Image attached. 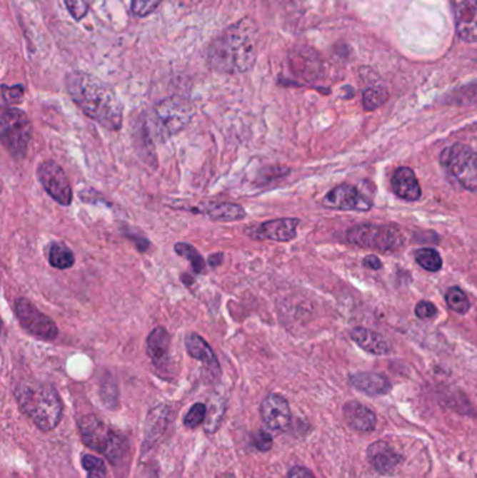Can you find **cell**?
Returning <instances> with one entry per match:
<instances>
[{
  "mask_svg": "<svg viewBox=\"0 0 477 478\" xmlns=\"http://www.w3.org/2000/svg\"><path fill=\"white\" fill-rule=\"evenodd\" d=\"M70 98L90 119L108 131H119L124 106L115 91L93 74L74 70L66 76Z\"/></svg>",
  "mask_w": 477,
  "mask_h": 478,
  "instance_id": "1",
  "label": "cell"
},
{
  "mask_svg": "<svg viewBox=\"0 0 477 478\" xmlns=\"http://www.w3.org/2000/svg\"><path fill=\"white\" fill-rule=\"evenodd\" d=\"M323 205L343 211H368L373 207V203L366 199L357 190V188L343 183L325 196Z\"/></svg>",
  "mask_w": 477,
  "mask_h": 478,
  "instance_id": "13",
  "label": "cell"
},
{
  "mask_svg": "<svg viewBox=\"0 0 477 478\" xmlns=\"http://www.w3.org/2000/svg\"><path fill=\"white\" fill-rule=\"evenodd\" d=\"M170 406H159L149 412V417L146 419V437H144V446L151 447L157 444L166 434V429L171 422Z\"/></svg>",
  "mask_w": 477,
  "mask_h": 478,
  "instance_id": "20",
  "label": "cell"
},
{
  "mask_svg": "<svg viewBox=\"0 0 477 478\" xmlns=\"http://www.w3.org/2000/svg\"><path fill=\"white\" fill-rule=\"evenodd\" d=\"M38 180L46 193L61 205H70L73 200V190L64 168L55 161H44L36 170Z\"/></svg>",
  "mask_w": 477,
  "mask_h": 478,
  "instance_id": "10",
  "label": "cell"
},
{
  "mask_svg": "<svg viewBox=\"0 0 477 478\" xmlns=\"http://www.w3.org/2000/svg\"><path fill=\"white\" fill-rule=\"evenodd\" d=\"M393 193L406 202H416L421 198V188L416 173L408 167L398 168L391 180Z\"/></svg>",
  "mask_w": 477,
  "mask_h": 478,
  "instance_id": "18",
  "label": "cell"
},
{
  "mask_svg": "<svg viewBox=\"0 0 477 478\" xmlns=\"http://www.w3.org/2000/svg\"><path fill=\"white\" fill-rule=\"evenodd\" d=\"M33 136V128L26 112L17 108H6L0 119V137L7 153L17 161L23 160Z\"/></svg>",
  "mask_w": 477,
  "mask_h": 478,
  "instance_id": "6",
  "label": "cell"
},
{
  "mask_svg": "<svg viewBox=\"0 0 477 478\" xmlns=\"http://www.w3.org/2000/svg\"><path fill=\"white\" fill-rule=\"evenodd\" d=\"M224 414H226V402L221 399H214L206 411L205 422H204L206 434L217 432V429L223 422Z\"/></svg>",
  "mask_w": 477,
  "mask_h": 478,
  "instance_id": "25",
  "label": "cell"
},
{
  "mask_svg": "<svg viewBox=\"0 0 477 478\" xmlns=\"http://www.w3.org/2000/svg\"><path fill=\"white\" fill-rule=\"evenodd\" d=\"M46 256H48L49 265L58 270H68L76 262V258L71 249L64 243H56V242L48 246Z\"/></svg>",
  "mask_w": 477,
  "mask_h": 478,
  "instance_id": "24",
  "label": "cell"
},
{
  "mask_svg": "<svg viewBox=\"0 0 477 478\" xmlns=\"http://www.w3.org/2000/svg\"><path fill=\"white\" fill-rule=\"evenodd\" d=\"M350 243L374 249L378 252H392L403 246L405 237L399 228L386 224H358L347 231Z\"/></svg>",
  "mask_w": 477,
  "mask_h": 478,
  "instance_id": "7",
  "label": "cell"
},
{
  "mask_svg": "<svg viewBox=\"0 0 477 478\" xmlns=\"http://www.w3.org/2000/svg\"><path fill=\"white\" fill-rule=\"evenodd\" d=\"M161 0H132V11L137 17H147L157 10Z\"/></svg>",
  "mask_w": 477,
  "mask_h": 478,
  "instance_id": "32",
  "label": "cell"
},
{
  "mask_svg": "<svg viewBox=\"0 0 477 478\" xmlns=\"http://www.w3.org/2000/svg\"><path fill=\"white\" fill-rule=\"evenodd\" d=\"M298 224H300L298 218H277L261 224L249 225L245 230V234L249 238L256 240L290 242L297 237Z\"/></svg>",
  "mask_w": 477,
  "mask_h": 478,
  "instance_id": "11",
  "label": "cell"
},
{
  "mask_svg": "<svg viewBox=\"0 0 477 478\" xmlns=\"http://www.w3.org/2000/svg\"><path fill=\"white\" fill-rule=\"evenodd\" d=\"M216 478H237L233 473H221V474H219L217 477Z\"/></svg>",
  "mask_w": 477,
  "mask_h": 478,
  "instance_id": "41",
  "label": "cell"
},
{
  "mask_svg": "<svg viewBox=\"0 0 477 478\" xmlns=\"http://www.w3.org/2000/svg\"><path fill=\"white\" fill-rule=\"evenodd\" d=\"M416 316L420 317V319H431L437 315V307L434 304L428 302V301H420L417 305H416Z\"/></svg>",
  "mask_w": 477,
  "mask_h": 478,
  "instance_id": "37",
  "label": "cell"
},
{
  "mask_svg": "<svg viewBox=\"0 0 477 478\" xmlns=\"http://www.w3.org/2000/svg\"><path fill=\"white\" fill-rule=\"evenodd\" d=\"M81 466L87 473V478H106L108 470L101 457L93 454H84L81 457Z\"/></svg>",
  "mask_w": 477,
  "mask_h": 478,
  "instance_id": "29",
  "label": "cell"
},
{
  "mask_svg": "<svg viewBox=\"0 0 477 478\" xmlns=\"http://www.w3.org/2000/svg\"><path fill=\"white\" fill-rule=\"evenodd\" d=\"M194 103L181 96H172L154 105L144 121L153 140L164 141L182 132L194 119Z\"/></svg>",
  "mask_w": 477,
  "mask_h": 478,
  "instance_id": "4",
  "label": "cell"
},
{
  "mask_svg": "<svg viewBox=\"0 0 477 478\" xmlns=\"http://www.w3.org/2000/svg\"><path fill=\"white\" fill-rule=\"evenodd\" d=\"M170 333L163 326L156 327L146 340L147 354L160 375L170 374Z\"/></svg>",
  "mask_w": 477,
  "mask_h": 478,
  "instance_id": "14",
  "label": "cell"
},
{
  "mask_svg": "<svg viewBox=\"0 0 477 478\" xmlns=\"http://www.w3.org/2000/svg\"><path fill=\"white\" fill-rule=\"evenodd\" d=\"M101 397L108 409H114V405L118 403V387L115 382L111 380V377L104 380L101 385Z\"/></svg>",
  "mask_w": 477,
  "mask_h": 478,
  "instance_id": "33",
  "label": "cell"
},
{
  "mask_svg": "<svg viewBox=\"0 0 477 478\" xmlns=\"http://www.w3.org/2000/svg\"><path fill=\"white\" fill-rule=\"evenodd\" d=\"M221 260H223V253H217V255H213V256L209 258V265L211 268H217L221 263Z\"/></svg>",
  "mask_w": 477,
  "mask_h": 478,
  "instance_id": "40",
  "label": "cell"
},
{
  "mask_svg": "<svg viewBox=\"0 0 477 478\" xmlns=\"http://www.w3.org/2000/svg\"><path fill=\"white\" fill-rule=\"evenodd\" d=\"M350 383L358 392L368 396H383L391 392L392 385L386 376L375 372H358L350 376Z\"/></svg>",
  "mask_w": 477,
  "mask_h": 478,
  "instance_id": "22",
  "label": "cell"
},
{
  "mask_svg": "<svg viewBox=\"0 0 477 478\" xmlns=\"http://www.w3.org/2000/svg\"><path fill=\"white\" fill-rule=\"evenodd\" d=\"M1 91H3V101L6 103H20L24 97V87L23 86H13V87L3 86Z\"/></svg>",
  "mask_w": 477,
  "mask_h": 478,
  "instance_id": "36",
  "label": "cell"
},
{
  "mask_svg": "<svg viewBox=\"0 0 477 478\" xmlns=\"http://www.w3.org/2000/svg\"><path fill=\"white\" fill-rule=\"evenodd\" d=\"M192 213L202 214L207 218L217 221V223H231L242 220L246 213L239 205L226 203V202H204L196 207L188 208Z\"/></svg>",
  "mask_w": 477,
  "mask_h": 478,
  "instance_id": "17",
  "label": "cell"
},
{
  "mask_svg": "<svg viewBox=\"0 0 477 478\" xmlns=\"http://www.w3.org/2000/svg\"><path fill=\"white\" fill-rule=\"evenodd\" d=\"M14 313L20 326L36 339L52 342L58 337L59 330L56 323L27 298H17L14 301Z\"/></svg>",
  "mask_w": 477,
  "mask_h": 478,
  "instance_id": "9",
  "label": "cell"
},
{
  "mask_svg": "<svg viewBox=\"0 0 477 478\" xmlns=\"http://www.w3.org/2000/svg\"><path fill=\"white\" fill-rule=\"evenodd\" d=\"M363 265L367 268V269H371V270H379L382 268V263L381 260L375 256V255H370L367 258H364L363 260Z\"/></svg>",
  "mask_w": 477,
  "mask_h": 478,
  "instance_id": "39",
  "label": "cell"
},
{
  "mask_svg": "<svg viewBox=\"0 0 477 478\" xmlns=\"http://www.w3.org/2000/svg\"><path fill=\"white\" fill-rule=\"evenodd\" d=\"M259 29L252 19H242L217 35L209 48V65L219 73H245L258 58Z\"/></svg>",
  "mask_w": 477,
  "mask_h": 478,
  "instance_id": "2",
  "label": "cell"
},
{
  "mask_svg": "<svg viewBox=\"0 0 477 478\" xmlns=\"http://www.w3.org/2000/svg\"><path fill=\"white\" fill-rule=\"evenodd\" d=\"M263 424L273 432H286L291 425V410L286 397L271 393L261 405Z\"/></svg>",
  "mask_w": 477,
  "mask_h": 478,
  "instance_id": "12",
  "label": "cell"
},
{
  "mask_svg": "<svg viewBox=\"0 0 477 478\" xmlns=\"http://www.w3.org/2000/svg\"><path fill=\"white\" fill-rule=\"evenodd\" d=\"M443 170L452 175L465 189L477 192V153L465 144H453L440 156Z\"/></svg>",
  "mask_w": 477,
  "mask_h": 478,
  "instance_id": "8",
  "label": "cell"
},
{
  "mask_svg": "<svg viewBox=\"0 0 477 478\" xmlns=\"http://www.w3.org/2000/svg\"><path fill=\"white\" fill-rule=\"evenodd\" d=\"M388 90L382 86L367 88L363 94V106L366 111H374L388 100Z\"/></svg>",
  "mask_w": 477,
  "mask_h": 478,
  "instance_id": "30",
  "label": "cell"
},
{
  "mask_svg": "<svg viewBox=\"0 0 477 478\" xmlns=\"http://www.w3.org/2000/svg\"><path fill=\"white\" fill-rule=\"evenodd\" d=\"M206 411H207V407L204 403H195L184 417V425L191 429L198 428L199 425L205 422Z\"/></svg>",
  "mask_w": 477,
  "mask_h": 478,
  "instance_id": "31",
  "label": "cell"
},
{
  "mask_svg": "<svg viewBox=\"0 0 477 478\" xmlns=\"http://www.w3.org/2000/svg\"><path fill=\"white\" fill-rule=\"evenodd\" d=\"M288 478H315V476L306 467L296 466L288 472Z\"/></svg>",
  "mask_w": 477,
  "mask_h": 478,
  "instance_id": "38",
  "label": "cell"
},
{
  "mask_svg": "<svg viewBox=\"0 0 477 478\" xmlns=\"http://www.w3.org/2000/svg\"><path fill=\"white\" fill-rule=\"evenodd\" d=\"M19 409L41 431H52L62 419L64 403L58 390L49 383L24 380L14 392Z\"/></svg>",
  "mask_w": 477,
  "mask_h": 478,
  "instance_id": "3",
  "label": "cell"
},
{
  "mask_svg": "<svg viewBox=\"0 0 477 478\" xmlns=\"http://www.w3.org/2000/svg\"><path fill=\"white\" fill-rule=\"evenodd\" d=\"M343 415L348 427L358 432H371L376 427L374 411L358 402H347L343 407Z\"/></svg>",
  "mask_w": 477,
  "mask_h": 478,
  "instance_id": "19",
  "label": "cell"
},
{
  "mask_svg": "<svg viewBox=\"0 0 477 478\" xmlns=\"http://www.w3.org/2000/svg\"><path fill=\"white\" fill-rule=\"evenodd\" d=\"M185 347H186L188 354L192 358L201 361L205 367H207L216 375H220L219 360H217L214 351L211 350V347L209 345V342H206L202 336H199L198 333H189L185 339Z\"/></svg>",
  "mask_w": 477,
  "mask_h": 478,
  "instance_id": "21",
  "label": "cell"
},
{
  "mask_svg": "<svg viewBox=\"0 0 477 478\" xmlns=\"http://www.w3.org/2000/svg\"><path fill=\"white\" fill-rule=\"evenodd\" d=\"M414 259L418 266H421L424 270L431 272V273H437L443 268V259L440 253L431 248L417 249L414 253Z\"/></svg>",
  "mask_w": 477,
  "mask_h": 478,
  "instance_id": "27",
  "label": "cell"
},
{
  "mask_svg": "<svg viewBox=\"0 0 477 478\" xmlns=\"http://www.w3.org/2000/svg\"><path fill=\"white\" fill-rule=\"evenodd\" d=\"M445 301H446L448 307H451L453 312H458V313H466L471 307L468 295L458 287H452L446 291Z\"/></svg>",
  "mask_w": 477,
  "mask_h": 478,
  "instance_id": "28",
  "label": "cell"
},
{
  "mask_svg": "<svg viewBox=\"0 0 477 478\" xmlns=\"http://www.w3.org/2000/svg\"><path fill=\"white\" fill-rule=\"evenodd\" d=\"M93 0H66L69 13L74 20H81L91 6Z\"/></svg>",
  "mask_w": 477,
  "mask_h": 478,
  "instance_id": "34",
  "label": "cell"
},
{
  "mask_svg": "<svg viewBox=\"0 0 477 478\" xmlns=\"http://www.w3.org/2000/svg\"><path fill=\"white\" fill-rule=\"evenodd\" d=\"M456 31L463 41L477 42V0H451Z\"/></svg>",
  "mask_w": 477,
  "mask_h": 478,
  "instance_id": "16",
  "label": "cell"
},
{
  "mask_svg": "<svg viewBox=\"0 0 477 478\" xmlns=\"http://www.w3.org/2000/svg\"><path fill=\"white\" fill-rule=\"evenodd\" d=\"M367 457L373 469L381 476L395 474L403 463V456L383 441L370 444L367 449Z\"/></svg>",
  "mask_w": 477,
  "mask_h": 478,
  "instance_id": "15",
  "label": "cell"
},
{
  "mask_svg": "<svg viewBox=\"0 0 477 478\" xmlns=\"http://www.w3.org/2000/svg\"><path fill=\"white\" fill-rule=\"evenodd\" d=\"M251 444L259 450V452H268L271 450L273 446V438L272 435L266 431H258L252 435V439H251Z\"/></svg>",
  "mask_w": 477,
  "mask_h": 478,
  "instance_id": "35",
  "label": "cell"
},
{
  "mask_svg": "<svg viewBox=\"0 0 477 478\" xmlns=\"http://www.w3.org/2000/svg\"><path fill=\"white\" fill-rule=\"evenodd\" d=\"M174 249H175V253H176L178 256H182V258H185L186 260H189L194 273H206L205 259H204L202 255L196 250L195 246H192V245H189V243L179 242V243H175Z\"/></svg>",
  "mask_w": 477,
  "mask_h": 478,
  "instance_id": "26",
  "label": "cell"
},
{
  "mask_svg": "<svg viewBox=\"0 0 477 478\" xmlns=\"http://www.w3.org/2000/svg\"><path fill=\"white\" fill-rule=\"evenodd\" d=\"M79 432L83 444L101 453L111 463L118 464L128 453L129 442L126 437L106 425L94 414H87L79 419Z\"/></svg>",
  "mask_w": 477,
  "mask_h": 478,
  "instance_id": "5",
  "label": "cell"
},
{
  "mask_svg": "<svg viewBox=\"0 0 477 478\" xmlns=\"http://www.w3.org/2000/svg\"><path fill=\"white\" fill-rule=\"evenodd\" d=\"M351 339L360 348L374 355H385L391 351V345L385 340V337H382L374 330H370L366 327L353 329Z\"/></svg>",
  "mask_w": 477,
  "mask_h": 478,
  "instance_id": "23",
  "label": "cell"
}]
</instances>
